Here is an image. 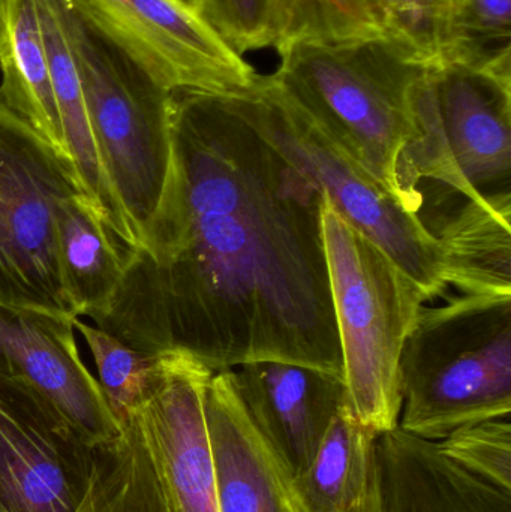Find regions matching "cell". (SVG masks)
Instances as JSON below:
<instances>
[{"label": "cell", "mask_w": 511, "mask_h": 512, "mask_svg": "<svg viewBox=\"0 0 511 512\" xmlns=\"http://www.w3.org/2000/svg\"><path fill=\"white\" fill-rule=\"evenodd\" d=\"M171 132L158 210L90 318L138 351L186 352L213 373L276 360L342 376L323 191L234 95L174 92Z\"/></svg>", "instance_id": "6da1fadb"}, {"label": "cell", "mask_w": 511, "mask_h": 512, "mask_svg": "<svg viewBox=\"0 0 511 512\" xmlns=\"http://www.w3.org/2000/svg\"><path fill=\"white\" fill-rule=\"evenodd\" d=\"M278 54L272 75L285 92L402 203L398 171L414 134L411 96L432 63L393 32L296 41Z\"/></svg>", "instance_id": "7a4b0ae2"}, {"label": "cell", "mask_w": 511, "mask_h": 512, "mask_svg": "<svg viewBox=\"0 0 511 512\" xmlns=\"http://www.w3.org/2000/svg\"><path fill=\"white\" fill-rule=\"evenodd\" d=\"M62 11L99 162L140 245L170 176L174 90L80 0Z\"/></svg>", "instance_id": "3957f363"}, {"label": "cell", "mask_w": 511, "mask_h": 512, "mask_svg": "<svg viewBox=\"0 0 511 512\" xmlns=\"http://www.w3.org/2000/svg\"><path fill=\"white\" fill-rule=\"evenodd\" d=\"M399 429L429 442L511 412V295L419 310L399 360Z\"/></svg>", "instance_id": "277c9868"}, {"label": "cell", "mask_w": 511, "mask_h": 512, "mask_svg": "<svg viewBox=\"0 0 511 512\" xmlns=\"http://www.w3.org/2000/svg\"><path fill=\"white\" fill-rule=\"evenodd\" d=\"M323 236L348 411L378 436L399 427L402 346L428 298L327 200Z\"/></svg>", "instance_id": "5b68a950"}, {"label": "cell", "mask_w": 511, "mask_h": 512, "mask_svg": "<svg viewBox=\"0 0 511 512\" xmlns=\"http://www.w3.org/2000/svg\"><path fill=\"white\" fill-rule=\"evenodd\" d=\"M236 96L254 128L323 191L333 212L381 249L428 300L446 291L438 242L380 180L342 150L272 74Z\"/></svg>", "instance_id": "8992f818"}, {"label": "cell", "mask_w": 511, "mask_h": 512, "mask_svg": "<svg viewBox=\"0 0 511 512\" xmlns=\"http://www.w3.org/2000/svg\"><path fill=\"white\" fill-rule=\"evenodd\" d=\"M84 194L74 165L0 102V303L75 315L63 286L56 212Z\"/></svg>", "instance_id": "52a82bcc"}, {"label": "cell", "mask_w": 511, "mask_h": 512, "mask_svg": "<svg viewBox=\"0 0 511 512\" xmlns=\"http://www.w3.org/2000/svg\"><path fill=\"white\" fill-rule=\"evenodd\" d=\"M96 447L35 388L0 375V512H75Z\"/></svg>", "instance_id": "ba28073f"}, {"label": "cell", "mask_w": 511, "mask_h": 512, "mask_svg": "<svg viewBox=\"0 0 511 512\" xmlns=\"http://www.w3.org/2000/svg\"><path fill=\"white\" fill-rule=\"evenodd\" d=\"M438 120L468 197L511 216V65L432 63Z\"/></svg>", "instance_id": "9c48e42d"}, {"label": "cell", "mask_w": 511, "mask_h": 512, "mask_svg": "<svg viewBox=\"0 0 511 512\" xmlns=\"http://www.w3.org/2000/svg\"><path fill=\"white\" fill-rule=\"evenodd\" d=\"M174 92L239 95L254 66L177 0H80Z\"/></svg>", "instance_id": "30bf717a"}, {"label": "cell", "mask_w": 511, "mask_h": 512, "mask_svg": "<svg viewBox=\"0 0 511 512\" xmlns=\"http://www.w3.org/2000/svg\"><path fill=\"white\" fill-rule=\"evenodd\" d=\"M72 316L0 303V375L47 397L93 447L119 436L120 426L98 379L81 360Z\"/></svg>", "instance_id": "8fae6325"}, {"label": "cell", "mask_w": 511, "mask_h": 512, "mask_svg": "<svg viewBox=\"0 0 511 512\" xmlns=\"http://www.w3.org/2000/svg\"><path fill=\"white\" fill-rule=\"evenodd\" d=\"M212 375L186 352H165L155 391L135 411L174 512H219L204 417Z\"/></svg>", "instance_id": "7c38bea8"}, {"label": "cell", "mask_w": 511, "mask_h": 512, "mask_svg": "<svg viewBox=\"0 0 511 512\" xmlns=\"http://www.w3.org/2000/svg\"><path fill=\"white\" fill-rule=\"evenodd\" d=\"M231 378L258 432L299 477L347 403L342 376L303 364L258 360L234 367Z\"/></svg>", "instance_id": "4fadbf2b"}, {"label": "cell", "mask_w": 511, "mask_h": 512, "mask_svg": "<svg viewBox=\"0 0 511 512\" xmlns=\"http://www.w3.org/2000/svg\"><path fill=\"white\" fill-rule=\"evenodd\" d=\"M204 417L219 512H311L294 475L249 418L231 370L207 382Z\"/></svg>", "instance_id": "5bb4252c"}, {"label": "cell", "mask_w": 511, "mask_h": 512, "mask_svg": "<svg viewBox=\"0 0 511 512\" xmlns=\"http://www.w3.org/2000/svg\"><path fill=\"white\" fill-rule=\"evenodd\" d=\"M384 512H511V493L474 477L435 442L396 427L378 438Z\"/></svg>", "instance_id": "9a60e30c"}, {"label": "cell", "mask_w": 511, "mask_h": 512, "mask_svg": "<svg viewBox=\"0 0 511 512\" xmlns=\"http://www.w3.org/2000/svg\"><path fill=\"white\" fill-rule=\"evenodd\" d=\"M36 5L69 158L83 186L84 194L101 215L102 221L116 237L123 251H129L138 245L137 237L132 233L122 206L99 162L87 117L77 60L63 18L62 0H36Z\"/></svg>", "instance_id": "2e32d148"}, {"label": "cell", "mask_w": 511, "mask_h": 512, "mask_svg": "<svg viewBox=\"0 0 511 512\" xmlns=\"http://www.w3.org/2000/svg\"><path fill=\"white\" fill-rule=\"evenodd\" d=\"M0 74V102L71 161L54 98L36 0L2 2Z\"/></svg>", "instance_id": "e0dca14e"}, {"label": "cell", "mask_w": 511, "mask_h": 512, "mask_svg": "<svg viewBox=\"0 0 511 512\" xmlns=\"http://www.w3.org/2000/svg\"><path fill=\"white\" fill-rule=\"evenodd\" d=\"M378 438L354 420L347 403L296 480L311 512H384Z\"/></svg>", "instance_id": "ac0fdd59"}, {"label": "cell", "mask_w": 511, "mask_h": 512, "mask_svg": "<svg viewBox=\"0 0 511 512\" xmlns=\"http://www.w3.org/2000/svg\"><path fill=\"white\" fill-rule=\"evenodd\" d=\"M56 239L60 274L75 315L101 312L122 279V246L86 195L59 204Z\"/></svg>", "instance_id": "d6986e66"}, {"label": "cell", "mask_w": 511, "mask_h": 512, "mask_svg": "<svg viewBox=\"0 0 511 512\" xmlns=\"http://www.w3.org/2000/svg\"><path fill=\"white\" fill-rule=\"evenodd\" d=\"M511 216L468 201L434 234L444 285L465 295H511Z\"/></svg>", "instance_id": "ffe728a7"}, {"label": "cell", "mask_w": 511, "mask_h": 512, "mask_svg": "<svg viewBox=\"0 0 511 512\" xmlns=\"http://www.w3.org/2000/svg\"><path fill=\"white\" fill-rule=\"evenodd\" d=\"M75 512H174L135 412L116 439L96 447L92 478Z\"/></svg>", "instance_id": "44dd1931"}, {"label": "cell", "mask_w": 511, "mask_h": 512, "mask_svg": "<svg viewBox=\"0 0 511 512\" xmlns=\"http://www.w3.org/2000/svg\"><path fill=\"white\" fill-rule=\"evenodd\" d=\"M74 327L89 345L102 393L120 426L155 391L161 376L162 354L138 351L78 318L74 319Z\"/></svg>", "instance_id": "7402d4cb"}, {"label": "cell", "mask_w": 511, "mask_h": 512, "mask_svg": "<svg viewBox=\"0 0 511 512\" xmlns=\"http://www.w3.org/2000/svg\"><path fill=\"white\" fill-rule=\"evenodd\" d=\"M284 32L276 51L296 41H342L392 32L375 0H282Z\"/></svg>", "instance_id": "603a6c76"}, {"label": "cell", "mask_w": 511, "mask_h": 512, "mask_svg": "<svg viewBox=\"0 0 511 512\" xmlns=\"http://www.w3.org/2000/svg\"><path fill=\"white\" fill-rule=\"evenodd\" d=\"M449 60L511 65V0H455Z\"/></svg>", "instance_id": "cb8c5ba5"}, {"label": "cell", "mask_w": 511, "mask_h": 512, "mask_svg": "<svg viewBox=\"0 0 511 512\" xmlns=\"http://www.w3.org/2000/svg\"><path fill=\"white\" fill-rule=\"evenodd\" d=\"M197 14L240 56L276 50L284 32L282 0H198Z\"/></svg>", "instance_id": "d4e9b609"}, {"label": "cell", "mask_w": 511, "mask_h": 512, "mask_svg": "<svg viewBox=\"0 0 511 512\" xmlns=\"http://www.w3.org/2000/svg\"><path fill=\"white\" fill-rule=\"evenodd\" d=\"M444 457L486 481L511 493V424L509 418H495L456 430L437 442Z\"/></svg>", "instance_id": "484cf974"}, {"label": "cell", "mask_w": 511, "mask_h": 512, "mask_svg": "<svg viewBox=\"0 0 511 512\" xmlns=\"http://www.w3.org/2000/svg\"><path fill=\"white\" fill-rule=\"evenodd\" d=\"M455 0H393L392 32L431 63L446 60Z\"/></svg>", "instance_id": "4316f807"}, {"label": "cell", "mask_w": 511, "mask_h": 512, "mask_svg": "<svg viewBox=\"0 0 511 512\" xmlns=\"http://www.w3.org/2000/svg\"><path fill=\"white\" fill-rule=\"evenodd\" d=\"M380 6L381 11L386 15L387 21H389L390 30H392V15H393V0H375Z\"/></svg>", "instance_id": "83f0119b"}, {"label": "cell", "mask_w": 511, "mask_h": 512, "mask_svg": "<svg viewBox=\"0 0 511 512\" xmlns=\"http://www.w3.org/2000/svg\"><path fill=\"white\" fill-rule=\"evenodd\" d=\"M177 2L185 5L186 8L192 9V11L197 12L198 0H177Z\"/></svg>", "instance_id": "f1b7e54d"}, {"label": "cell", "mask_w": 511, "mask_h": 512, "mask_svg": "<svg viewBox=\"0 0 511 512\" xmlns=\"http://www.w3.org/2000/svg\"><path fill=\"white\" fill-rule=\"evenodd\" d=\"M2 2L3 0H0V9H2Z\"/></svg>", "instance_id": "f546056e"}]
</instances>
